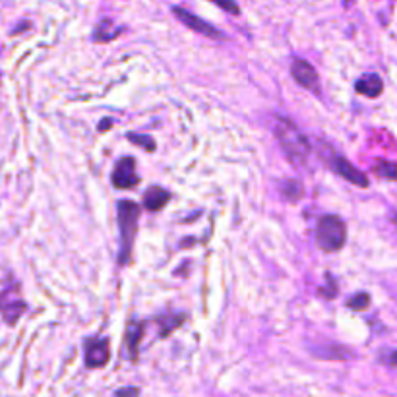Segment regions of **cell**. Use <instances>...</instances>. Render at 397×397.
Segmentation results:
<instances>
[{
	"label": "cell",
	"mask_w": 397,
	"mask_h": 397,
	"mask_svg": "<svg viewBox=\"0 0 397 397\" xmlns=\"http://www.w3.org/2000/svg\"><path fill=\"white\" fill-rule=\"evenodd\" d=\"M273 132L277 136V142L283 149L285 157L293 165L306 163V159H308L310 151H312V146L308 142V138L298 130L295 122L285 119V116H277Z\"/></svg>",
	"instance_id": "obj_1"
},
{
	"label": "cell",
	"mask_w": 397,
	"mask_h": 397,
	"mask_svg": "<svg viewBox=\"0 0 397 397\" xmlns=\"http://www.w3.org/2000/svg\"><path fill=\"white\" fill-rule=\"evenodd\" d=\"M140 219V206L132 200H121L116 204V223L121 229V252H119V263L126 266L132 256V246L136 241V229Z\"/></svg>",
	"instance_id": "obj_2"
},
{
	"label": "cell",
	"mask_w": 397,
	"mask_h": 397,
	"mask_svg": "<svg viewBox=\"0 0 397 397\" xmlns=\"http://www.w3.org/2000/svg\"><path fill=\"white\" fill-rule=\"evenodd\" d=\"M347 241V227L337 215H322L316 223V244L327 254L339 252Z\"/></svg>",
	"instance_id": "obj_3"
},
{
	"label": "cell",
	"mask_w": 397,
	"mask_h": 397,
	"mask_svg": "<svg viewBox=\"0 0 397 397\" xmlns=\"http://www.w3.org/2000/svg\"><path fill=\"white\" fill-rule=\"evenodd\" d=\"M322 149H326L324 151V159L327 161V165L334 169V173H337L341 178H345V180H349L351 185L359 186V188H369V177L362 173V170H359L353 163H349L345 157H341L339 153H335L334 149L327 148V146H322Z\"/></svg>",
	"instance_id": "obj_4"
},
{
	"label": "cell",
	"mask_w": 397,
	"mask_h": 397,
	"mask_svg": "<svg viewBox=\"0 0 397 397\" xmlns=\"http://www.w3.org/2000/svg\"><path fill=\"white\" fill-rule=\"evenodd\" d=\"M84 359L87 369H101L111 359V345L107 337H89L84 341Z\"/></svg>",
	"instance_id": "obj_5"
},
{
	"label": "cell",
	"mask_w": 397,
	"mask_h": 397,
	"mask_svg": "<svg viewBox=\"0 0 397 397\" xmlns=\"http://www.w3.org/2000/svg\"><path fill=\"white\" fill-rule=\"evenodd\" d=\"M113 186L119 190H130L140 183V177L136 175V159L134 157H122L116 161L113 169Z\"/></svg>",
	"instance_id": "obj_6"
},
{
	"label": "cell",
	"mask_w": 397,
	"mask_h": 397,
	"mask_svg": "<svg viewBox=\"0 0 397 397\" xmlns=\"http://www.w3.org/2000/svg\"><path fill=\"white\" fill-rule=\"evenodd\" d=\"M173 14L177 16L178 20L185 23L186 28H190L192 31H196L200 36L210 37V39H223V36L219 33V29L213 28L212 23H207L206 20H202L200 16H194L192 12H188L183 6H173Z\"/></svg>",
	"instance_id": "obj_7"
},
{
	"label": "cell",
	"mask_w": 397,
	"mask_h": 397,
	"mask_svg": "<svg viewBox=\"0 0 397 397\" xmlns=\"http://www.w3.org/2000/svg\"><path fill=\"white\" fill-rule=\"evenodd\" d=\"M291 74L293 78H295V82H297L300 87L310 89V92H314L316 95H320L318 72H316V68H314L312 64L308 62V60L297 58V60L291 64Z\"/></svg>",
	"instance_id": "obj_8"
},
{
	"label": "cell",
	"mask_w": 397,
	"mask_h": 397,
	"mask_svg": "<svg viewBox=\"0 0 397 397\" xmlns=\"http://www.w3.org/2000/svg\"><path fill=\"white\" fill-rule=\"evenodd\" d=\"M26 308H28V305L21 298L16 297L14 293L4 291L0 295V312H2V318L6 320V324H10V326L18 322L21 314L26 312Z\"/></svg>",
	"instance_id": "obj_9"
},
{
	"label": "cell",
	"mask_w": 397,
	"mask_h": 397,
	"mask_svg": "<svg viewBox=\"0 0 397 397\" xmlns=\"http://www.w3.org/2000/svg\"><path fill=\"white\" fill-rule=\"evenodd\" d=\"M170 200V192H167L161 186H151L148 190L143 192V207L149 210V212H159L163 210Z\"/></svg>",
	"instance_id": "obj_10"
},
{
	"label": "cell",
	"mask_w": 397,
	"mask_h": 397,
	"mask_svg": "<svg viewBox=\"0 0 397 397\" xmlns=\"http://www.w3.org/2000/svg\"><path fill=\"white\" fill-rule=\"evenodd\" d=\"M143 324L138 320H130L126 327V347L128 355L132 361H138V353H140V341L143 337Z\"/></svg>",
	"instance_id": "obj_11"
},
{
	"label": "cell",
	"mask_w": 397,
	"mask_h": 397,
	"mask_svg": "<svg viewBox=\"0 0 397 397\" xmlns=\"http://www.w3.org/2000/svg\"><path fill=\"white\" fill-rule=\"evenodd\" d=\"M355 87L357 92L361 93V95H364V97L376 99V97H380V93L384 92V82L376 74H369V76H362V78L357 82Z\"/></svg>",
	"instance_id": "obj_12"
},
{
	"label": "cell",
	"mask_w": 397,
	"mask_h": 397,
	"mask_svg": "<svg viewBox=\"0 0 397 397\" xmlns=\"http://www.w3.org/2000/svg\"><path fill=\"white\" fill-rule=\"evenodd\" d=\"M186 316L185 314H165L161 318H157V324H159V335H169L173 330L180 327V324L185 322Z\"/></svg>",
	"instance_id": "obj_13"
},
{
	"label": "cell",
	"mask_w": 397,
	"mask_h": 397,
	"mask_svg": "<svg viewBox=\"0 0 397 397\" xmlns=\"http://www.w3.org/2000/svg\"><path fill=\"white\" fill-rule=\"evenodd\" d=\"M279 190H281V196H283L287 202H298V200L303 198V185L298 183V180H283L281 186H279Z\"/></svg>",
	"instance_id": "obj_14"
},
{
	"label": "cell",
	"mask_w": 397,
	"mask_h": 397,
	"mask_svg": "<svg viewBox=\"0 0 397 397\" xmlns=\"http://www.w3.org/2000/svg\"><path fill=\"white\" fill-rule=\"evenodd\" d=\"M119 36V29H114L113 26H111V20H103L95 28V31H93V41L97 43H107L111 41V39H114V37Z\"/></svg>",
	"instance_id": "obj_15"
},
{
	"label": "cell",
	"mask_w": 397,
	"mask_h": 397,
	"mask_svg": "<svg viewBox=\"0 0 397 397\" xmlns=\"http://www.w3.org/2000/svg\"><path fill=\"white\" fill-rule=\"evenodd\" d=\"M370 305V295L369 293H357L355 297H351L347 300V306L351 310H357V312H362L366 310Z\"/></svg>",
	"instance_id": "obj_16"
},
{
	"label": "cell",
	"mask_w": 397,
	"mask_h": 397,
	"mask_svg": "<svg viewBox=\"0 0 397 397\" xmlns=\"http://www.w3.org/2000/svg\"><path fill=\"white\" fill-rule=\"evenodd\" d=\"M128 140H130L132 143H136V146L143 148L146 151H156L157 148L156 140L148 134H132V132H130V134H128Z\"/></svg>",
	"instance_id": "obj_17"
},
{
	"label": "cell",
	"mask_w": 397,
	"mask_h": 397,
	"mask_svg": "<svg viewBox=\"0 0 397 397\" xmlns=\"http://www.w3.org/2000/svg\"><path fill=\"white\" fill-rule=\"evenodd\" d=\"M396 163H391V161H378L374 165V173H376L378 177H384L388 178V180H396Z\"/></svg>",
	"instance_id": "obj_18"
},
{
	"label": "cell",
	"mask_w": 397,
	"mask_h": 397,
	"mask_svg": "<svg viewBox=\"0 0 397 397\" xmlns=\"http://www.w3.org/2000/svg\"><path fill=\"white\" fill-rule=\"evenodd\" d=\"M327 279H326V283H327V287H320V295L324 298H334V297H337V283H335V279L330 273H327Z\"/></svg>",
	"instance_id": "obj_19"
},
{
	"label": "cell",
	"mask_w": 397,
	"mask_h": 397,
	"mask_svg": "<svg viewBox=\"0 0 397 397\" xmlns=\"http://www.w3.org/2000/svg\"><path fill=\"white\" fill-rule=\"evenodd\" d=\"M215 6L225 10V12H231V14L234 16H239V12H241V8L236 6L234 2H221V0H215Z\"/></svg>",
	"instance_id": "obj_20"
},
{
	"label": "cell",
	"mask_w": 397,
	"mask_h": 397,
	"mask_svg": "<svg viewBox=\"0 0 397 397\" xmlns=\"http://www.w3.org/2000/svg\"><path fill=\"white\" fill-rule=\"evenodd\" d=\"M140 396V390L134 388V386H128V388H122V390L114 391V397H138Z\"/></svg>",
	"instance_id": "obj_21"
},
{
	"label": "cell",
	"mask_w": 397,
	"mask_h": 397,
	"mask_svg": "<svg viewBox=\"0 0 397 397\" xmlns=\"http://www.w3.org/2000/svg\"><path fill=\"white\" fill-rule=\"evenodd\" d=\"M111 119H105V121H101L99 122V132H103V130H109L111 128Z\"/></svg>",
	"instance_id": "obj_22"
}]
</instances>
